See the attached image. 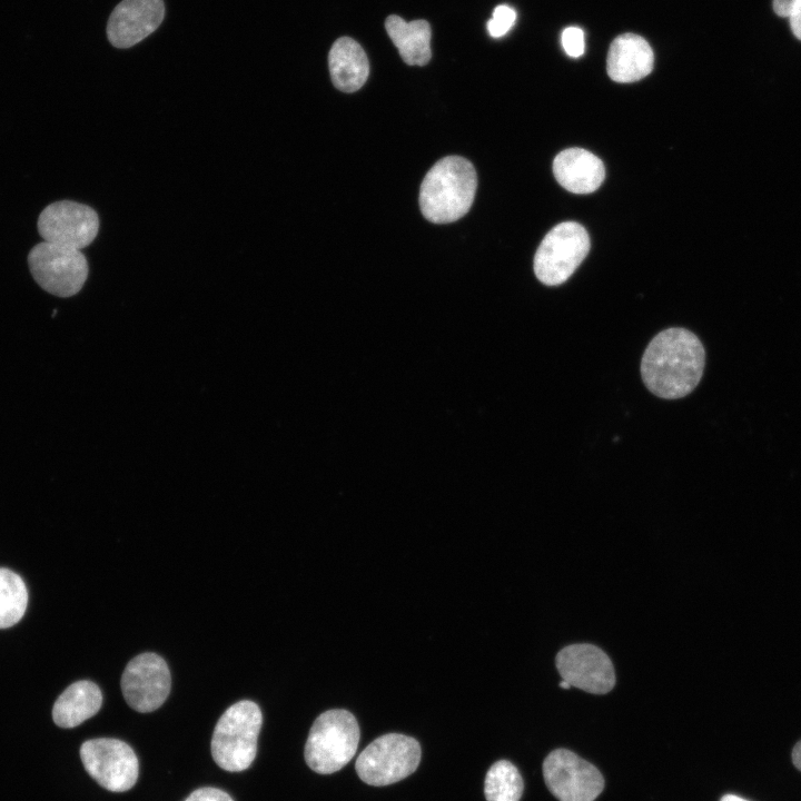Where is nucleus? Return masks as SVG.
<instances>
[{
  "label": "nucleus",
  "mask_w": 801,
  "mask_h": 801,
  "mask_svg": "<svg viewBox=\"0 0 801 801\" xmlns=\"http://www.w3.org/2000/svg\"><path fill=\"white\" fill-rule=\"evenodd\" d=\"M328 67L334 86L343 92L363 87L369 73L364 49L349 37L338 38L328 53Z\"/></svg>",
  "instance_id": "16"
},
{
  "label": "nucleus",
  "mask_w": 801,
  "mask_h": 801,
  "mask_svg": "<svg viewBox=\"0 0 801 801\" xmlns=\"http://www.w3.org/2000/svg\"><path fill=\"white\" fill-rule=\"evenodd\" d=\"M720 801H748L739 795L725 794Z\"/></svg>",
  "instance_id": "26"
},
{
  "label": "nucleus",
  "mask_w": 801,
  "mask_h": 801,
  "mask_svg": "<svg viewBox=\"0 0 801 801\" xmlns=\"http://www.w3.org/2000/svg\"><path fill=\"white\" fill-rule=\"evenodd\" d=\"M101 704L102 694L96 683L88 680L77 681L57 699L52 718L58 726L75 728L93 716Z\"/></svg>",
  "instance_id": "17"
},
{
  "label": "nucleus",
  "mask_w": 801,
  "mask_h": 801,
  "mask_svg": "<svg viewBox=\"0 0 801 801\" xmlns=\"http://www.w3.org/2000/svg\"><path fill=\"white\" fill-rule=\"evenodd\" d=\"M37 227L43 241L81 250L97 237L99 217L88 205L60 200L41 211Z\"/></svg>",
  "instance_id": "10"
},
{
  "label": "nucleus",
  "mask_w": 801,
  "mask_h": 801,
  "mask_svg": "<svg viewBox=\"0 0 801 801\" xmlns=\"http://www.w3.org/2000/svg\"><path fill=\"white\" fill-rule=\"evenodd\" d=\"M774 12L788 18L795 38L801 40V0H773Z\"/></svg>",
  "instance_id": "22"
},
{
  "label": "nucleus",
  "mask_w": 801,
  "mask_h": 801,
  "mask_svg": "<svg viewBox=\"0 0 801 801\" xmlns=\"http://www.w3.org/2000/svg\"><path fill=\"white\" fill-rule=\"evenodd\" d=\"M28 265L38 285L59 297L78 294L89 273L87 258L81 250L47 241L32 247Z\"/></svg>",
  "instance_id": "7"
},
{
  "label": "nucleus",
  "mask_w": 801,
  "mask_h": 801,
  "mask_svg": "<svg viewBox=\"0 0 801 801\" xmlns=\"http://www.w3.org/2000/svg\"><path fill=\"white\" fill-rule=\"evenodd\" d=\"M654 55L641 36L624 33L616 37L609 49L606 69L616 82H633L646 77L653 69Z\"/></svg>",
  "instance_id": "14"
},
{
  "label": "nucleus",
  "mask_w": 801,
  "mask_h": 801,
  "mask_svg": "<svg viewBox=\"0 0 801 801\" xmlns=\"http://www.w3.org/2000/svg\"><path fill=\"white\" fill-rule=\"evenodd\" d=\"M543 777L558 801H594L604 788L599 769L566 749H556L545 758Z\"/></svg>",
  "instance_id": "9"
},
{
  "label": "nucleus",
  "mask_w": 801,
  "mask_h": 801,
  "mask_svg": "<svg viewBox=\"0 0 801 801\" xmlns=\"http://www.w3.org/2000/svg\"><path fill=\"white\" fill-rule=\"evenodd\" d=\"M421 755V745L414 738L387 733L375 739L360 752L355 770L365 783L384 787L414 773Z\"/></svg>",
  "instance_id": "5"
},
{
  "label": "nucleus",
  "mask_w": 801,
  "mask_h": 801,
  "mask_svg": "<svg viewBox=\"0 0 801 801\" xmlns=\"http://www.w3.org/2000/svg\"><path fill=\"white\" fill-rule=\"evenodd\" d=\"M589 250L586 229L574 221L561 222L541 241L534 256V273L547 286L561 285L572 276Z\"/></svg>",
  "instance_id": "6"
},
{
  "label": "nucleus",
  "mask_w": 801,
  "mask_h": 801,
  "mask_svg": "<svg viewBox=\"0 0 801 801\" xmlns=\"http://www.w3.org/2000/svg\"><path fill=\"white\" fill-rule=\"evenodd\" d=\"M556 669L571 686L592 694H606L615 685V672L607 654L590 643L563 647L555 657Z\"/></svg>",
  "instance_id": "12"
},
{
  "label": "nucleus",
  "mask_w": 801,
  "mask_h": 801,
  "mask_svg": "<svg viewBox=\"0 0 801 801\" xmlns=\"http://www.w3.org/2000/svg\"><path fill=\"white\" fill-rule=\"evenodd\" d=\"M553 172L558 184L573 194H591L604 180L602 160L582 148L561 151L553 161Z\"/></svg>",
  "instance_id": "15"
},
{
  "label": "nucleus",
  "mask_w": 801,
  "mask_h": 801,
  "mask_svg": "<svg viewBox=\"0 0 801 801\" xmlns=\"http://www.w3.org/2000/svg\"><path fill=\"white\" fill-rule=\"evenodd\" d=\"M385 28L404 62L409 66L428 63L432 57V31L426 20L406 22L400 17L393 14L387 17Z\"/></svg>",
  "instance_id": "18"
},
{
  "label": "nucleus",
  "mask_w": 801,
  "mask_h": 801,
  "mask_svg": "<svg viewBox=\"0 0 801 801\" xmlns=\"http://www.w3.org/2000/svg\"><path fill=\"white\" fill-rule=\"evenodd\" d=\"M516 21V12L513 8L497 6L492 18L487 21V31L493 38H500L507 33Z\"/></svg>",
  "instance_id": "21"
},
{
  "label": "nucleus",
  "mask_w": 801,
  "mask_h": 801,
  "mask_svg": "<svg viewBox=\"0 0 801 801\" xmlns=\"http://www.w3.org/2000/svg\"><path fill=\"white\" fill-rule=\"evenodd\" d=\"M170 672L166 661L146 652L131 659L121 676V691L128 705L137 712L157 710L170 692Z\"/></svg>",
  "instance_id": "11"
},
{
  "label": "nucleus",
  "mask_w": 801,
  "mask_h": 801,
  "mask_svg": "<svg viewBox=\"0 0 801 801\" xmlns=\"http://www.w3.org/2000/svg\"><path fill=\"white\" fill-rule=\"evenodd\" d=\"M360 731L356 718L343 709L328 710L313 723L305 744V761L319 774H330L355 755Z\"/></svg>",
  "instance_id": "4"
},
{
  "label": "nucleus",
  "mask_w": 801,
  "mask_h": 801,
  "mask_svg": "<svg viewBox=\"0 0 801 801\" xmlns=\"http://www.w3.org/2000/svg\"><path fill=\"white\" fill-rule=\"evenodd\" d=\"M477 187L473 165L459 156L438 160L426 174L419 190L423 216L434 224L454 222L472 207Z\"/></svg>",
  "instance_id": "2"
},
{
  "label": "nucleus",
  "mask_w": 801,
  "mask_h": 801,
  "mask_svg": "<svg viewBox=\"0 0 801 801\" xmlns=\"http://www.w3.org/2000/svg\"><path fill=\"white\" fill-rule=\"evenodd\" d=\"M184 801H234L225 791L206 787L192 791Z\"/></svg>",
  "instance_id": "24"
},
{
  "label": "nucleus",
  "mask_w": 801,
  "mask_h": 801,
  "mask_svg": "<svg viewBox=\"0 0 801 801\" xmlns=\"http://www.w3.org/2000/svg\"><path fill=\"white\" fill-rule=\"evenodd\" d=\"M80 758L89 775L111 792H125L137 782L138 758L130 745L121 740H88L80 748Z\"/></svg>",
  "instance_id": "8"
},
{
  "label": "nucleus",
  "mask_w": 801,
  "mask_h": 801,
  "mask_svg": "<svg viewBox=\"0 0 801 801\" xmlns=\"http://www.w3.org/2000/svg\"><path fill=\"white\" fill-rule=\"evenodd\" d=\"M261 724V711L253 701L243 700L229 706L212 733L211 755L217 765L229 772L248 769L257 753Z\"/></svg>",
  "instance_id": "3"
},
{
  "label": "nucleus",
  "mask_w": 801,
  "mask_h": 801,
  "mask_svg": "<svg viewBox=\"0 0 801 801\" xmlns=\"http://www.w3.org/2000/svg\"><path fill=\"white\" fill-rule=\"evenodd\" d=\"M792 761L794 765L801 771V740L794 745L792 750Z\"/></svg>",
  "instance_id": "25"
},
{
  "label": "nucleus",
  "mask_w": 801,
  "mask_h": 801,
  "mask_svg": "<svg viewBox=\"0 0 801 801\" xmlns=\"http://www.w3.org/2000/svg\"><path fill=\"white\" fill-rule=\"evenodd\" d=\"M164 17L162 0H122L109 17L108 40L116 48H130L151 34Z\"/></svg>",
  "instance_id": "13"
},
{
  "label": "nucleus",
  "mask_w": 801,
  "mask_h": 801,
  "mask_svg": "<svg viewBox=\"0 0 801 801\" xmlns=\"http://www.w3.org/2000/svg\"><path fill=\"white\" fill-rule=\"evenodd\" d=\"M705 350L692 332L668 328L647 345L641 360V375L647 389L665 399L690 394L700 383Z\"/></svg>",
  "instance_id": "1"
},
{
  "label": "nucleus",
  "mask_w": 801,
  "mask_h": 801,
  "mask_svg": "<svg viewBox=\"0 0 801 801\" xmlns=\"http://www.w3.org/2000/svg\"><path fill=\"white\" fill-rule=\"evenodd\" d=\"M558 685L561 689H564V690H568L571 688V685L564 680H562Z\"/></svg>",
  "instance_id": "27"
},
{
  "label": "nucleus",
  "mask_w": 801,
  "mask_h": 801,
  "mask_svg": "<svg viewBox=\"0 0 801 801\" xmlns=\"http://www.w3.org/2000/svg\"><path fill=\"white\" fill-rule=\"evenodd\" d=\"M28 604V591L22 578L8 568H0V629L18 623Z\"/></svg>",
  "instance_id": "20"
},
{
  "label": "nucleus",
  "mask_w": 801,
  "mask_h": 801,
  "mask_svg": "<svg viewBox=\"0 0 801 801\" xmlns=\"http://www.w3.org/2000/svg\"><path fill=\"white\" fill-rule=\"evenodd\" d=\"M561 42L564 51L572 58H578L584 53V32L578 27H567L563 30Z\"/></svg>",
  "instance_id": "23"
},
{
  "label": "nucleus",
  "mask_w": 801,
  "mask_h": 801,
  "mask_svg": "<svg viewBox=\"0 0 801 801\" xmlns=\"http://www.w3.org/2000/svg\"><path fill=\"white\" fill-rule=\"evenodd\" d=\"M524 782L517 768L507 760L495 762L484 781L486 801H520Z\"/></svg>",
  "instance_id": "19"
}]
</instances>
